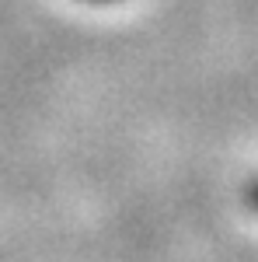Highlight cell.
<instances>
[{"instance_id":"obj_1","label":"cell","mask_w":258,"mask_h":262,"mask_svg":"<svg viewBox=\"0 0 258 262\" xmlns=\"http://www.w3.org/2000/svg\"><path fill=\"white\" fill-rule=\"evenodd\" d=\"M248 203H251V206H255V210H258V182H255V185H251V189H248Z\"/></svg>"},{"instance_id":"obj_2","label":"cell","mask_w":258,"mask_h":262,"mask_svg":"<svg viewBox=\"0 0 258 262\" xmlns=\"http://www.w3.org/2000/svg\"><path fill=\"white\" fill-rule=\"evenodd\" d=\"M87 4H112V0H87Z\"/></svg>"}]
</instances>
